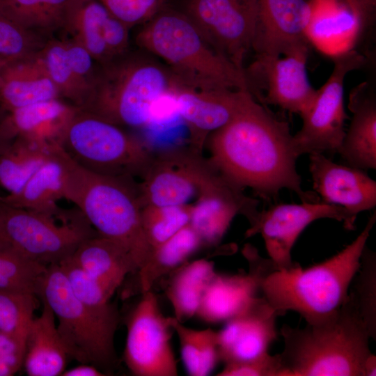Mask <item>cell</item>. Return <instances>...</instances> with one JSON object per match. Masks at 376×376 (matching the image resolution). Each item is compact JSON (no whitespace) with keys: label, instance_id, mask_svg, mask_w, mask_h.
<instances>
[{"label":"cell","instance_id":"f546056e","mask_svg":"<svg viewBox=\"0 0 376 376\" xmlns=\"http://www.w3.org/2000/svg\"><path fill=\"white\" fill-rule=\"evenodd\" d=\"M202 246L201 240L189 224L153 249L144 264L136 272L141 292L152 290L159 279L187 262Z\"/></svg>","mask_w":376,"mask_h":376},{"label":"cell","instance_id":"44dd1931","mask_svg":"<svg viewBox=\"0 0 376 376\" xmlns=\"http://www.w3.org/2000/svg\"><path fill=\"white\" fill-rule=\"evenodd\" d=\"M309 171L321 201L341 206L357 217L376 205V182L363 170L338 164L323 153L309 154Z\"/></svg>","mask_w":376,"mask_h":376},{"label":"cell","instance_id":"74e56055","mask_svg":"<svg viewBox=\"0 0 376 376\" xmlns=\"http://www.w3.org/2000/svg\"><path fill=\"white\" fill-rule=\"evenodd\" d=\"M38 297L29 292L0 290V331L25 343Z\"/></svg>","mask_w":376,"mask_h":376},{"label":"cell","instance_id":"f907efd6","mask_svg":"<svg viewBox=\"0 0 376 376\" xmlns=\"http://www.w3.org/2000/svg\"><path fill=\"white\" fill-rule=\"evenodd\" d=\"M3 114L0 113V154L8 147L13 139L9 138L3 131L1 125V119Z\"/></svg>","mask_w":376,"mask_h":376},{"label":"cell","instance_id":"603a6c76","mask_svg":"<svg viewBox=\"0 0 376 376\" xmlns=\"http://www.w3.org/2000/svg\"><path fill=\"white\" fill-rule=\"evenodd\" d=\"M56 98L60 95L40 50L9 61L0 72V110L3 112Z\"/></svg>","mask_w":376,"mask_h":376},{"label":"cell","instance_id":"3957f363","mask_svg":"<svg viewBox=\"0 0 376 376\" xmlns=\"http://www.w3.org/2000/svg\"><path fill=\"white\" fill-rule=\"evenodd\" d=\"M53 154L64 172V198L72 202L100 235L122 245L138 269L152 252L141 225V204L132 178L93 172L74 161L58 143Z\"/></svg>","mask_w":376,"mask_h":376},{"label":"cell","instance_id":"c3c4849f","mask_svg":"<svg viewBox=\"0 0 376 376\" xmlns=\"http://www.w3.org/2000/svg\"><path fill=\"white\" fill-rule=\"evenodd\" d=\"M106 375L97 367L88 363H81L71 369L65 370L62 376H104Z\"/></svg>","mask_w":376,"mask_h":376},{"label":"cell","instance_id":"9c48e42d","mask_svg":"<svg viewBox=\"0 0 376 376\" xmlns=\"http://www.w3.org/2000/svg\"><path fill=\"white\" fill-rule=\"evenodd\" d=\"M0 206L4 243L46 266L59 265L98 234L77 207L49 214Z\"/></svg>","mask_w":376,"mask_h":376},{"label":"cell","instance_id":"8992f818","mask_svg":"<svg viewBox=\"0 0 376 376\" xmlns=\"http://www.w3.org/2000/svg\"><path fill=\"white\" fill-rule=\"evenodd\" d=\"M171 74L158 58L139 48L99 64L90 94L80 109L118 126L140 128L155 105L169 94Z\"/></svg>","mask_w":376,"mask_h":376},{"label":"cell","instance_id":"d6986e66","mask_svg":"<svg viewBox=\"0 0 376 376\" xmlns=\"http://www.w3.org/2000/svg\"><path fill=\"white\" fill-rule=\"evenodd\" d=\"M279 313L257 296L243 311L217 331L220 361L224 364L253 360L269 353L277 339Z\"/></svg>","mask_w":376,"mask_h":376},{"label":"cell","instance_id":"ee69618b","mask_svg":"<svg viewBox=\"0 0 376 376\" xmlns=\"http://www.w3.org/2000/svg\"><path fill=\"white\" fill-rule=\"evenodd\" d=\"M281 361L279 354L269 353L259 358L226 363L218 376H280Z\"/></svg>","mask_w":376,"mask_h":376},{"label":"cell","instance_id":"b9f144b4","mask_svg":"<svg viewBox=\"0 0 376 376\" xmlns=\"http://www.w3.org/2000/svg\"><path fill=\"white\" fill-rule=\"evenodd\" d=\"M173 325L178 336L181 357L187 374L201 376L202 346L199 330L185 326L174 317Z\"/></svg>","mask_w":376,"mask_h":376},{"label":"cell","instance_id":"bcb514c9","mask_svg":"<svg viewBox=\"0 0 376 376\" xmlns=\"http://www.w3.org/2000/svg\"><path fill=\"white\" fill-rule=\"evenodd\" d=\"M15 352H25V343L0 331V359Z\"/></svg>","mask_w":376,"mask_h":376},{"label":"cell","instance_id":"f1b7e54d","mask_svg":"<svg viewBox=\"0 0 376 376\" xmlns=\"http://www.w3.org/2000/svg\"><path fill=\"white\" fill-rule=\"evenodd\" d=\"M217 272L212 261L186 262L169 274L165 288L174 318L182 323L196 315L203 293Z\"/></svg>","mask_w":376,"mask_h":376},{"label":"cell","instance_id":"5b68a950","mask_svg":"<svg viewBox=\"0 0 376 376\" xmlns=\"http://www.w3.org/2000/svg\"><path fill=\"white\" fill-rule=\"evenodd\" d=\"M134 39L138 48L161 61L182 82L248 90L244 71L218 53L190 19L172 6L141 25Z\"/></svg>","mask_w":376,"mask_h":376},{"label":"cell","instance_id":"ffe728a7","mask_svg":"<svg viewBox=\"0 0 376 376\" xmlns=\"http://www.w3.org/2000/svg\"><path fill=\"white\" fill-rule=\"evenodd\" d=\"M311 0H257L252 52L278 56L304 44Z\"/></svg>","mask_w":376,"mask_h":376},{"label":"cell","instance_id":"7a4b0ae2","mask_svg":"<svg viewBox=\"0 0 376 376\" xmlns=\"http://www.w3.org/2000/svg\"><path fill=\"white\" fill-rule=\"evenodd\" d=\"M280 376H363L371 337L348 293L331 315L304 327L283 324Z\"/></svg>","mask_w":376,"mask_h":376},{"label":"cell","instance_id":"e575fe53","mask_svg":"<svg viewBox=\"0 0 376 376\" xmlns=\"http://www.w3.org/2000/svg\"><path fill=\"white\" fill-rule=\"evenodd\" d=\"M47 267L0 243V290L29 292L38 297Z\"/></svg>","mask_w":376,"mask_h":376},{"label":"cell","instance_id":"30bf717a","mask_svg":"<svg viewBox=\"0 0 376 376\" xmlns=\"http://www.w3.org/2000/svg\"><path fill=\"white\" fill-rule=\"evenodd\" d=\"M332 72L317 90L309 108L300 116L302 126L293 135L297 155L338 152L347 118L344 104V84L347 75L360 68L365 57L355 49L333 58Z\"/></svg>","mask_w":376,"mask_h":376},{"label":"cell","instance_id":"ab89813d","mask_svg":"<svg viewBox=\"0 0 376 376\" xmlns=\"http://www.w3.org/2000/svg\"><path fill=\"white\" fill-rule=\"evenodd\" d=\"M44 44L37 33L22 29L0 12V56L24 58L38 52Z\"/></svg>","mask_w":376,"mask_h":376},{"label":"cell","instance_id":"ba28073f","mask_svg":"<svg viewBox=\"0 0 376 376\" xmlns=\"http://www.w3.org/2000/svg\"><path fill=\"white\" fill-rule=\"evenodd\" d=\"M59 145L88 170L132 179L141 178L155 156L141 139L79 108L67 125Z\"/></svg>","mask_w":376,"mask_h":376},{"label":"cell","instance_id":"cb8c5ba5","mask_svg":"<svg viewBox=\"0 0 376 376\" xmlns=\"http://www.w3.org/2000/svg\"><path fill=\"white\" fill-rule=\"evenodd\" d=\"M352 116L338 152L347 166L362 170L376 168V98L367 82L349 94Z\"/></svg>","mask_w":376,"mask_h":376},{"label":"cell","instance_id":"7402d4cb","mask_svg":"<svg viewBox=\"0 0 376 376\" xmlns=\"http://www.w3.org/2000/svg\"><path fill=\"white\" fill-rule=\"evenodd\" d=\"M365 22L345 0H311L305 36L332 58L354 49Z\"/></svg>","mask_w":376,"mask_h":376},{"label":"cell","instance_id":"277c9868","mask_svg":"<svg viewBox=\"0 0 376 376\" xmlns=\"http://www.w3.org/2000/svg\"><path fill=\"white\" fill-rule=\"evenodd\" d=\"M375 221V212L354 240L320 263L305 269L297 263L270 271L260 281L263 297L280 315L295 311L306 323L336 313L347 298Z\"/></svg>","mask_w":376,"mask_h":376},{"label":"cell","instance_id":"9a60e30c","mask_svg":"<svg viewBox=\"0 0 376 376\" xmlns=\"http://www.w3.org/2000/svg\"><path fill=\"white\" fill-rule=\"evenodd\" d=\"M343 222L347 230L354 229L357 216L341 206L318 202L279 203L259 212L246 232V237L260 234L269 258L278 269L293 267L292 249L303 230L320 219Z\"/></svg>","mask_w":376,"mask_h":376},{"label":"cell","instance_id":"681fc988","mask_svg":"<svg viewBox=\"0 0 376 376\" xmlns=\"http://www.w3.org/2000/svg\"><path fill=\"white\" fill-rule=\"evenodd\" d=\"M376 373V357L373 353L366 360L364 366L363 376L375 375Z\"/></svg>","mask_w":376,"mask_h":376},{"label":"cell","instance_id":"f6af8a7d","mask_svg":"<svg viewBox=\"0 0 376 376\" xmlns=\"http://www.w3.org/2000/svg\"><path fill=\"white\" fill-rule=\"evenodd\" d=\"M130 29L111 14L107 18L103 27L102 36L107 49L112 58L129 51Z\"/></svg>","mask_w":376,"mask_h":376},{"label":"cell","instance_id":"5bb4252c","mask_svg":"<svg viewBox=\"0 0 376 376\" xmlns=\"http://www.w3.org/2000/svg\"><path fill=\"white\" fill-rule=\"evenodd\" d=\"M214 169L210 160L189 150H167L154 158L137 185L141 206L187 205L196 199Z\"/></svg>","mask_w":376,"mask_h":376},{"label":"cell","instance_id":"8d00e7d4","mask_svg":"<svg viewBox=\"0 0 376 376\" xmlns=\"http://www.w3.org/2000/svg\"><path fill=\"white\" fill-rule=\"evenodd\" d=\"M191 209V205L142 207V228L152 250L189 224Z\"/></svg>","mask_w":376,"mask_h":376},{"label":"cell","instance_id":"d6a6232c","mask_svg":"<svg viewBox=\"0 0 376 376\" xmlns=\"http://www.w3.org/2000/svg\"><path fill=\"white\" fill-rule=\"evenodd\" d=\"M72 0H0V12L22 29L37 33L63 29Z\"/></svg>","mask_w":376,"mask_h":376},{"label":"cell","instance_id":"2e32d148","mask_svg":"<svg viewBox=\"0 0 376 376\" xmlns=\"http://www.w3.org/2000/svg\"><path fill=\"white\" fill-rule=\"evenodd\" d=\"M246 91L189 85L171 75L168 95L189 130L191 150L201 153L210 134L234 116Z\"/></svg>","mask_w":376,"mask_h":376},{"label":"cell","instance_id":"83f0119b","mask_svg":"<svg viewBox=\"0 0 376 376\" xmlns=\"http://www.w3.org/2000/svg\"><path fill=\"white\" fill-rule=\"evenodd\" d=\"M64 172L51 150L50 157L15 193L0 196V203L27 210L54 214L64 198Z\"/></svg>","mask_w":376,"mask_h":376},{"label":"cell","instance_id":"db71d44e","mask_svg":"<svg viewBox=\"0 0 376 376\" xmlns=\"http://www.w3.org/2000/svg\"><path fill=\"white\" fill-rule=\"evenodd\" d=\"M174 2V1H173Z\"/></svg>","mask_w":376,"mask_h":376},{"label":"cell","instance_id":"60d3db41","mask_svg":"<svg viewBox=\"0 0 376 376\" xmlns=\"http://www.w3.org/2000/svg\"><path fill=\"white\" fill-rule=\"evenodd\" d=\"M116 19L132 29L141 26L175 0H97Z\"/></svg>","mask_w":376,"mask_h":376},{"label":"cell","instance_id":"f35d334b","mask_svg":"<svg viewBox=\"0 0 376 376\" xmlns=\"http://www.w3.org/2000/svg\"><path fill=\"white\" fill-rule=\"evenodd\" d=\"M349 293L359 310L372 338L376 334V261L375 253L365 246L360 268L354 278Z\"/></svg>","mask_w":376,"mask_h":376},{"label":"cell","instance_id":"d590c367","mask_svg":"<svg viewBox=\"0 0 376 376\" xmlns=\"http://www.w3.org/2000/svg\"><path fill=\"white\" fill-rule=\"evenodd\" d=\"M40 53L60 97L67 99L70 104L81 108L88 98V93L68 63L63 41H48L40 49Z\"/></svg>","mask_w":376,"mask_h":376},{"label":"cell","instance_id":"7dc6e473","mask_svg":"<svg viewBox=\"0 0 376 376\" xmlns=\"http://www.w3.org/2000/svg\"><path fill=\"white\" fill-rule=\"evenodd\" d=\"M345 1L362 17L365 23L373 15L376 7V0H345Z\"/></svg>","mask_w":376,"mask_h":376},{"label":"cell","instance_id":"6da1fadb","mask_svg":"<svg viewBox=\"0 0 376 376\" xmlns=\"http://www.w3.org/2000/svg\"><path fill=\"white\" fill-rule=\"evenodd\" d=\"M211 162L229 180L251 188L267 201L283 189L302 202H318L315 192L304 191L296 169L299 157L288 121L244 92L234 116L213 132L207 141Z\"/></svg>","mask_w":376,"mask_h":376},{"label":"cell","instance_id":"4dcf8cb0","mask_svg":"<svg viewBox=\"0 0 376 376\" xmlns=\"http://www.w3.org/2000/svg\"><path fill=\"white\" fill-rule=\"evenodd\" d=\"M110 15L97 0H72L63 27L99 64L113 59L102 36L104 25Z\"/></svg>","mask_w":376,"mask_h":376},{"label":"cell","instance_id":"52a82bcc","mask_svg":"<svg viewBox=\"0 0 376 376\" xmlns=\"http://www.w3.org/2000/svg\"><path fill=\"white\" fill-rule=\"evenodd\" d=\"M38 297L58 320L57 329L70 359L91 364L105 375L117 365L115 334L118 321L108 319L82 303L58 265L47 267Z\"/></svg>","mask_w":376,"mask_h":376},{"label":"cell","instance_id":"8fae6325","mask_svg":"<svg viewBox=\"0 0 376 376\" xmlns=\"http://www.w3.org/2000/svg\"><path fill=\"white\" fill-rule=\"evenodd\" d=\"M171 6L190 19L218 53L244 71L252 52L257 0H175Z\"/></svg>","mask_w":376,"mask_h":376},{"label":"cell","instance_id":"836d02e7","mask_svg":"<svg viewBox=\"0 0 376 376\" xmlns=\"http://www.w3.org/2000/svg\"><path fill=\"white\" fill-rule=\"evenodd\" d=\"M58 265L64 272L72 292L82 303L108 319L119 321L117 308L111 302L118 285L102 282L90 276L70 258Z\"/></svg>","mask_w":376,"mask_h":376},{"label":"cell","instance_id":"1f68e13d","mask_svg":"<svg viewBox=\"0 0 376 376\" xmlns=\"http://www.w3.org/2000/svg\"><path fill=\"white\" fill-rule=\"evenodd\" d=\"M51 146L22 137L15 138L0 154V187L7 194L19 191L50 157Z\"/></svg>","mask_w":376,"mask_h":376},{"label":"cell","instance_id":"e0dca14e","mask_svg":"<svg viewBox=\"0 0 376 376\" xmlns=\"http://www.w3.org/2000/svg\"><path fill=\"white\" fill-rule=\"evenodd\" d=\"M259 201L246 196L221 172L207 183L191 205L190 226L203 245L215 246L223 239L232 221L242 215L250 226L258 218Z\"/></svg>","mask_w":376,"mask_h":376},{"label":"cell","instance_id":"d4e9b609","mask_svg":"<svg viewBox=\"0 0 376 376\" xmlns=\"http://www.w3.org/2000/svg\"><path fill=\"white\" fill-rule=\"evenodd\" d=\"M78 107L61 98L31 104L5 112L1 127L11 139L22 137L40 143H59Z\"/></svg>","mask_w":376,"mask_h":376},{"label":"cell","instance_id":"816d5d0a","mask_svg":"<svg viewBox=\"0 0 376 376\" xmlns=\"http://www.w3.org/2000/svg\"><path fill=\"white\" fill-rule=\"evenodd\" d=\"M0 243H4L3 225H2V214H1V206H0Z\"/></svg>","mask_w":376,"mask_h":376},{"label":"cell","instance_id":"f5cc1de1","mask_svg":"<svg viewBox=\"0 0 376 376\" xmlns=\"http://www.w3.org/2000/svg\"><path fill=\"white\" fill-rule=\"evenodd\" d=\"M11 60L6 59L3 57L0 56V72L3 69V68L6 65V64Z\"/></svg>","mask_w":376,"mask_h":376},{"label":"cell","instance_id":"4fadbf2b","mask_svg":"<svg viewBox=\"0 0 376 376\" xmlns=\"http://www.w3.org/2000/svg\"><path fill=\"white\" fill-rule=\"evenodd\" d=\"M173 320L162 313L152 290L142 292L127 321L124 350L125 363L134 375H178L171 343Z\"/></svg>","mask_w":376,"mask_h":376},{"label":"cell","instance_id":"484cf974","mask_svg":"<svg viewBox=\"0 0 376 376\" xmlns=\"http://www.w3.org/2000/svg\"><path fill=\"white\" fill-rule=\"evenodd\" d=\"M42 301V313L33 318L27 332L23 367L29 376H60L70 358L58 334L53 311Z\"/></svg>","mask_w":376,"mask_h":376},{"label":"cell","instance_id":"7bdbcfd3","mask_svg":"<svg viewBox=\"0 0 376 376\" xmlns=\"http://www.w3.org/2000/svg\"><path fill=\"white\" fill-rule=\"evenodd\" d=\"M63 41L68 63L75 77L88 93V97L97 70L93 63L95 59L82 45L75 40Z\"/></svg>","mask_w":376,"mask_h":376},{"label":"cell","instance_id":"ac0fdd59","mask_svg":"<svg viewBox=\"0 0 376 376\" xmlns=\"http://www.w3.org/2000/svg\"><path fill=\"white\" fill-rule=\"evenodd\" d=\"M243 255L249 264V272L226 274L216 272L209 282L196 315L205 322H226L243 311L258 296L265 275L274 267L268 258L260 256L258 250L246 244Z\"/></svg>","mask_w":376,"mask_h":376},{"label":"cell","instance_id":"4316f807","mask_svg":"<svg viewBox=\"0 0 376 376\" xmlns=\"http://www.w3.org/2000/svg\"><path fill=\"white\" fill-rule=\"evenodd\" d=\"M68 258L96 280L119 286L129 274L137 272L122 245L99 234L84 241Z\"/></svg>","mask_w":376,"mask_h":376},{"label":"cell","instance_id":"7c38bea8","mask_svg":"<svg viewBox=\"0 0 376 376\" xmlns=\"http://www.w3.org/2000/svg\"><path fill=\"white\" fill-rule=\"evenodd\" d=\"M308 44L278 56H255L244 69L248 91L265 105L272 104L301 116L317 92L308 77Z\"/></svg>","mask_w":376,"mask_h":376}]
</instances>
